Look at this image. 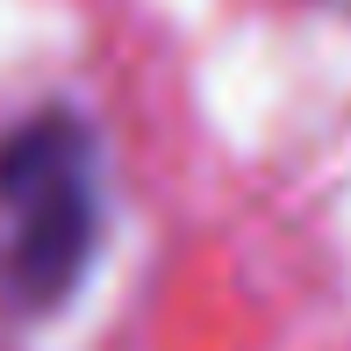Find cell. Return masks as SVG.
<instances>
[{
  "label": "cell",
  "instance_id": "6da1fadb",
  "mask_svg": "<svg viewBox=\"0 0 351 351\" xmlns=\"http://www.w3.org/2000/svg\"><path fill=\"white\" fill-rule=\"evenodd\" d=\"M101 244V143L79 115L43 108L0 136V294L43 315L79 287Z\"/></svg>",
  "mask_w": 351,
  "mask_h": 351
}]
</instances>
